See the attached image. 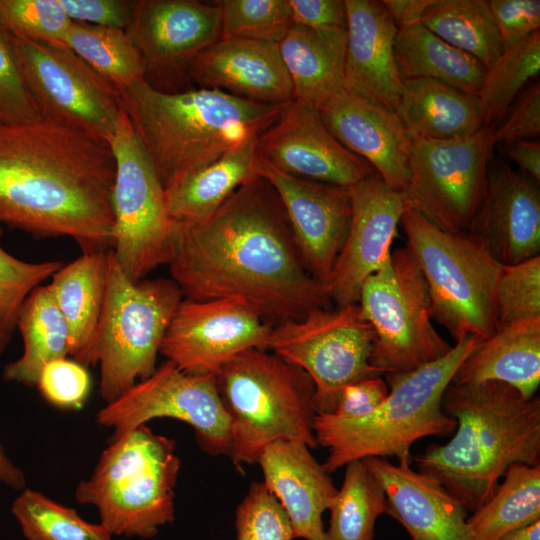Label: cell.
Returning <instances> with one entry per match:
<instances>
[{
    "label": "cell",
    "mask_w": 540,
    "mask_h": 540,
    "mask_svg": "<svg viewBox=\"0 0 540 540\" xmlns=\"http://www.w3.org/2000/svg\"><path fill=\"white\" fill-rule=\"evenodd\" d=\"M358 304L375 333L369 362L382 376L416 370L453 347L433 325L427 285L407 247L366 279Z\"/></svg>",
    "instance_id": "obj_10"
},
{
    "label": "cell",
    "mask_w": 540,
    "mask_h": 540,
    "mask_svg": "<svg viewBox=\"0 0 540 540\" xmlns=\"http://www.w3.org/2000/svg\"><path fill=\"white\" fill-rule=\"evenodd\" d=\"M40 119L15 61L9 33L0 25V123H24Z\"/></svg>",
    "instance_id": "obj_45"
},
{
    "label": "cell",
    "mask_w": 540,
    "mask_h": 540,
    "mask_svg": "<svg viewBox=\"0 0 540 540\" xmlns=\"http://www.w3.org/2000/svg\"><path fill=\"white\" fill-rule=\"evenodd\" d=\"M23 337V354L3 370V378L36 386L43 367L69 355L67 323L48 285H39L24 300L17 319Z\"/></svg>",
    "instance_id": "obj_33"
},
{
    "label": "cell",
    "mask_w": 540,
    "mask_h": 540,
    "mask_svg": "<svg viewBox=\"0 0 540 540\" xmlns=\"http://www.w3.org/2000/svg\"><path fill=\"white\" fill-rule=\"evenodd\" d=\"M272 325L250 307L229 299L181 300L160 353L191 374L216 375L250 349H267Z\"/></svg>",
    "instance_id": "obj_16"
},
{
    "label": "cell",
    "mask_w": 540,
    "mask_h": 540,
    "mask_svg": "<svg viewBox=\"0 0 540 540\" xmlns=\"http://www.w3.org/2000/svg\"><path fill=\"white\" fill-rule=\"evenodd\" d=\"M260 160L287 174L349 188L375 173L328 130L318 110L290 101L258 138Z\"/></svg>",
    "instance_id": "obj_18"
},
{
    "label": "cell",
    "mask_w": 540,
    "mask_h": 540,
    "mask_svg": "<svg viewBox=\"0 0 540 540\" xmlns=\"http://www.w3.org/2000/svg\"><path fill=\"white\" fill-rule=\"evenodd\" d=\"M258 160V174L284 208L303 266L328 285L351 222L349 189L293 176Z\"/></svg>",
    "instance_id": "obj_17"
},
{
    "label": "cell",
    "mask_w": 540,
    "mask_h": 540,
    "mask_svg": "<svg viewBox=\"0 0 540 540\" xmlns=\"http://www.w3.org/2000/svg\"><path fill=\"white\" fill-rule=\"evenodd\" d=\"M375 333L358 303L321 308L272 327L268 350L313 381L317 413L333 414L343 389L382 376L370 365Z\"/></svg>",
    "instance_id": "obj_12"
},
{
    "label": "cell",
    "mask_w": 540,
    "mask_h": 540,
    "mask_svg": "<svg viewBox=\"0 0 540 540\" xmlns=\"http://www.w3.org/2000/svg\"><path fill=\"white\" fill-rule=\"evenodd\" d=\"M498 327L540 317V255L503 265L497 292Z\"/></svg>",
    "instance_id": "obj_43"
},
{
    "label": "cell",
    "mask_w": 540,
    "mask_h": 540,
    "mask_svg": "<svg viewBox=\"0 0 540 540\" xmlns=\"http://www.w3.org/2000/svg\"><path fill=\"white\" fill-rule=\"evenodd\" d=\"M109 145L115 161L111 250L125 275L136 282L169 263L174 222L163 184L125 109Z\"/></svg>",
    "instance_id": "obj_11"
},
{
    "label": "cell",
    "mask_w": 540,
    "mask_h": 540,
    "mask_svg": "<svg viewBox=\"0 0 540 540\" xmlns=\"http://www.w3.org/2000/svg\"><path fill=\"white\" fill-rule=\"evenodd\" d=\"M363 460L385 492V513L412 540H474L466 508L437 480L413 470L411 460L397 465L380 457Z\"/></svg>",
    "instance_id": "obj_24"
},
{
    "label": "cell",
    "mask_w": 540,
    "mask_h": 540,
    "mask_svg": "<svg viewBox=\"0 0 540 540\" xmlns=\"http://www.w3.org/2000/svg\"><path fill=\"white\" fill-rule=\"evenodd\" d=\"M502 52L507 51L540 28L539 0H489Z\"/></svg>",
    "instance_id": "obj_47"
},
{
    "label": "cell",
    "mask_w": 540,
    "mask_h": 540,
    "mask_svg": "<svg viewBox=\"0 0 540 540\" xmlns=\"http://www.w3.org/2000/svg\"><path fill=\"white\" fill-rule=\"evenodd\" d=\"M394 57L404 79L429 78L477 95L486 67L448 44L421 23L397 29Z\"/></svg>",
    "instance_id": "obj_32"
},
{
    "label": "cell",
    "mask_w": 540,
    "mask_h": 540,
    "mask_svg": "<svg viewBox=\"0 0 540 540\" xmlns=\"http://www.w3.org/2000/svg\"><path fill=\"white\" fill-rule=\"evenodd\" d=\"M420 23L453 47L491 68L502 54L486 0H432Z\"/></svg>",
    "instance_id": "obj_35"
},
{
    "label": "cell",
    "mask_w": 540,
    "mask_h": 540,
    "mask_svg": "<svg viewBox=\"0 0 540 540\" xmlns=\"http://www.w3.org/2000/svg\"><path fill=\"white\" fill-rule=\"evenodd\" d=\"M346 28L292 24L277 42L293 100L314 106L344 89Z\"/></svg>",
    "instance_id": "obj_29"
},
{
    "label": "cell",
    "mask_w": 540,
    "mask_h": 540,
    "mask_svg": "<svg viewBox=\"0 0 540 540\" xmlns=\"http://www.w3.org/2000/svg\"><path fill=\"white\" fill-rule=\"evenodd\" d=\"M388 392L383 376L351 383L343 389L333 415L344 419L364 418L381 405Z\"/></svg>",
    "instance_id": "obj_50"
},
{
    "label": "cell",
    "mask_w": 540,
    "mask_h": 540,
    "mask_svg": "<svg viewBox=\"0 0 540 540\" xmlns=\"http://www.w3.org/2000/svg\"><path fill=\"white\" fill-rule=\"evenodd\" d=\"M526 174L492 160L468 234L501 265L540 255V190Z\"/></svg>",
    "instance_id": "obj_21"
},
{
    "label": "cell",
    "mask_w": 540,
    "mask_h": 540,
    "mask_svg": "<svg viewBox=\"0 0 540 540\" xmlns=\"http://www.w3.org/2000/svg\"><path fill=\"white\" fill-rule=\"evenodd\" d=\"M155 418H172L192 427L200 448L218 456L230 451V422L215 376L191 374L166 360L96 415L117 439Z\"/></svg>",
    "instance_id": "obj_15"
},
{
    "label": "cell",
    "mask_w": 540,
    "mask_h": 540,
    "mask_svg": "<svg viewBox=\"0 0 540 540\" xmlns=\"http://www.w3.org/2000/svg\"><path fill=\"white\" fill-rule=\"evenodd\" d=\"M309 448L300 441H274L261 450L257 464L263 484L288 516L294 539L326 540L322 515L337 488Z\"/></svg>",
    "instance_id": "obj_26"
},
{
    "label": "cell",
    "mask_w": 540,
    "mask_h": 540,
    "mask_svg": "<svg viewBox=\"0 0 540 540\" xmlns=\"http://www.w3.org/2000/svg\"><path fill=\"white\" fill-rule=\"evenodd\" d=\"M397 29L420 23L432 0H383Z\"/></svg>",
    "instance_id": "obj_53"
},
{
    "label": "cell",
    "mask_w": 540,
    "mask_h": 540,
    "mask_svg": "<svg viewBox=\"0 0 540 540\" xmlns=\"http://www.w3.org/2000/svg\"><path fill=\"white\" fill-rule=\"evenodd\" d=\"M236 540H293L288 516L263 482L251 484L235 517Z\"/></svg>",
    "instance_id": "obj_44"
},
{
    "label": "cell",
    "mask_w": 540,
    "mask_h": 540,
    "mask_svg": "<svg viewBox=\"0 0 540 540\" xmlns=\"http://www.w3.org/2000/svg\"><path fill=\"white\" fill-rule=\"evenodd\" d=\"M64 45L119 91L144 79L143 57L126 30L72 21Z\"/></svg>",
    "instance_id": "obj_37"
},
{
    "label": "cell",
    "mask_w": 540,
    "mask_h": 540,
    "mask_svg": "<svg viewBox=\"0 0 540 540\" xmlns=\"http://www.w3.org/2000/svg\"><path fill=\"white\" fill-rule=\"evenodd\" d=\"M182 295L172 279L132 281L108 250L97 332L99 394L106 403L154 373L163 337Z\"/></svg>",
    "instance_id": "obj_9"
},
{
    "label": "cell",
    "mask_w": 540,
    "mask_h": 540,
    "mask_svg": "<svg viewBox=\"0 0 540 540\" xmlns=\"http://www.w3.org/2000/svg\"><path fill=\"white\" fill-rule=\"evenodd\" d=\"M120 94L164 188L257 140L285 105L257 103L218 89L164 92L144 79Z\"/></svg>",
    "instance_id": "obj_4"
},
{
    "label": "cell",
    "mask_w": 540,
    "mask_h": 540,
    "mask_svg": "<svg viewBox=\"0 0 540 540\" xmlns=\"http://www.w3.org/2000/svg\"><path fill=\"white\" fill-rule=\"evenodd\" d=\"M316 109L333 136L364 159L383 181L403 191L412 140L395 111L342 89Z\"/></svg>",
    "instance_id": "obj_22"
},
{
    "label": "cell",
    "mask_w": 540,
    "mask_h": 540,
    "mask_svg": "<svg viewBox=\"0 0 540 540\" xmlns=\"http://www.w3.org/2000/svg\"><path fill=\"white\" fill-rule=\"evenodd\" d=\"M126 31L143 57L144 80L156 88L171 75H187L190 61L220 39V8L197 0H137Z\"/></svg>",
    "instance_id": "obj_19"
},
{
    "label": "cell",
    "mask_w": 540,
    "mask_h": 540,
    "mask_svg": "<svg viewBox=\"0 0 540 540\" xmlns=\"http://www.w3.org/2000/svg\"><path fill=\"white\" fill-rule=\"evenodd\" d=\"M221 13L220 38L278 42L293 24L288 0L216 1Z\"/></svg>",
    "instance_id": "obj_40"
},
{
    "label": "cell",
    "mask_w": 540,
    "mask_h": 540,
    "mask_svg": "<svg viewBox=\"0 0 540 540\" xmlns=\"http://www.w3.org/2000/svg\"><path fill=\"white\" fill-rule=\"evenodd\" d=\"M481 341L466 336L434 362L407 373L384 375L388 395L364 418L317 413L314 433L318 446L328 449L325 469L332 473L353 460L369 457L411 460L414 442L453 432L456 421L443 411L442 397L459 366Z\"/></svg>",
    "instance_id": "obj_5"
},
{
    "label": "cell",
    "mask_w": 540,
    "mask_h": 540,
    "mask_svg": "<svg viewBox=\"0 0 540 540\" xmlns=\"http://www.w3.org/2000/svg\"><path fill=\"white\" fill-rule=\"evenodd\" d=\"M215 380L230 422L228 456L238 471L257 463L274 441L318 447L315 387L301 368L267 349H250L223 365Z\"/></svg>",
    "instance_id": "obj_6"
},
{
    "label": "cell",
    "mask_w": 540,
    "mask_h": 540,
    "mask_svg": "<svg viewBox=\"0 0 540 540\" xmlns=\"http://www.w3.org/2000/svg\"><path fill=\"white\" fill-rule=\"evenodd\" d=\"M71 23L59 0H0V25L27 40L66 47Z\"/></svg>",
    "instance_id": "obj_42"
},
{
    "label": "cell",
    "mask_w": 540,
    "mask_h": 540,
    "mask_svg": "<svg viewBox=\"0 0 540 540\" xmlns=\"http://www.w3.org/2000/svg\"><path fill=\"white\" fill-rule=\"evenodd\" d=\"M293 24L310 27L346 28L344 0H288Z\"/></svg>",
    "instance_id": "obj_51"
},
{
    "label": "cell",
    "mask_w": 540,
    "mask_h": 540,
    "mask_svg": "<svg viewBox=\"0 0 540 540\" xmlns=\"http://www.w3.org/2000/svg\"><path fill=\"white\" fill-rule=\"evenodd\" d=\"M257 140H252L164 188L174 223H194L212 215L239 187L259 177Z\"/></svg>",
    "instance_id": "obj_31"
},
{
    "label": "cell",
    "mask_w": 540,
    "mask_h": 540,
    "mask_svg": "<svg viewBox=\"0 0 540 540\" xmlns=\"http://www.w3.org/2000/svg\"><path fill=\"white\" fill-rule=\"evenodd\" d=\"M187 77L200 88L257 103L281 105L293 100L278 44L270 40L220 38L190 61Z\"/></svg>",
    "instance_id": "obj_23"
},
{
    "label": "cell",
    "mask_w": 540,
    "mask_h": 540,
    "mask_svg": "<svg viewBox=\"0 0 540 540\" xmlns=\"http://www.w3.org/2000/svg\"><path fill=\"white\" fill-rule=\"evenodd\" d=\"M346 55L344 89L396 111L403 78L394 57L397 33L388 10L378 0H344Z\"/></svg>",
    "instance_id": "obj_25"
},
{
    "label": "cell",
    "mask_w": 540,
    "mask_h": 540,
    "mask_svg": "<svg viewBox=\"0 0 540 540\" xmlns=\"http://www.w3.org/2000/svg\"><path fill=\"white\" fill-rule=\"evenodd\" d=\"M328 510L326 540L374 539L376 521L386 511V496L364 460L345 465L343 483Z\"/></svg>",
    "instance_id": "obj_36"
},
{
    "label": "cell",
    "mask_w": 540,
    "mask_h": 540,
    "mask_svg": "<svg viewBox=\"0 0 540 540\" xmlns=\"http://www.w3.org/2000/svg\"><path fill=\"white\" fill-rule=\"evenodd\" d=\"M11 512L27 540H112L101 524H91L78 513L39 491L25 488Z\"/></svg>",
    "instance_id": "obj_39"
},
{
    "label": "cell",
    "mask_w": 540,
    "mask_h": 540,
    "mask_svg": "<svg viewBox=\"0 0 540 540\" xmlns=\"http://www.w3.org/2000/svg\"><path fill=\"white\" fill-rule=\"evenodd\" d=\"M495 125L469 136L412 142L409 181L402 191L406 208L438 228L467 233L484 195Z\"/></svg>",
    "instance_id": "obj_14"
},
{
    "label": "cell",
    "mask_w": 540,
    "mask_h": 540,
    "mask_svg": "<svg viewBox=\"0 0 540 540\" xmlns=\"http://www.w3.org/2000/svg\"><path fill=\"white\" fill-rule=\"evenodd\" d=\"M348 189L351 222L327 285L337 307L358 303L363 283L390 257L406 209L402 191L387 185L376 172Z\"/></svg>",
    "instance_id": "obj_20"
},
{
    "label": "cell",
    "mask_w": 540,
    "mask_h": 540,
    "mask_svg": "<svg viewBox=\"0 0 540 540\" xmlns=\"http://www.w3.org/2000/svg\"><path fill=\"white\" fill-rule=\"evenodd\" d=\"M114 179L107 143L43 119L0 123V225L110 249Z\"/></svg>",
    "instance_id": "obj_2"
},
{
    "label": "cell",
    "mask_w": 540,
    "mask_h": 540,
    "mask_svg": "<svg viewBox=\"0 0 540 540\" xmlns=\"http://www.w3.org/2000/svg\"><path fill=\"white\" fill-rule=\"evenodd\" d=\"M2 232L0 225V236ZM62 266L63 263L58 260L27 262L0 247V338L7 344L17 328L18 314L24 300Z\"/></svg>",
    "instance_id": "obj_41"
},
{
    "label": "cell",
    "mask_w": 540,
    "mask_h": 540,
    "mask_svg": "<svg viewBox=\"0 0 540 540\" xmlns=\"http://www.w3.org/2000/svg\"><path fill=\"white\" fill-rule=\"evenodd\" d=\"M499 381L531 398L540 384V317L499 326L462 362L452 383Z\"/></svg>",
    "instance_id": "obj_27"
},
{
    "label": "cell",
    "mask_w": 540,
    "mask_h": 540,
    "mask_svg": "<svg viewBox=\"0 0 540 540\" xmlns=\"http://www.w3.org/2000/svg\"><path fill=\"white\" fill-rule=\"evenodd\" d=\"M511 160L522 173L540 182V142L521 139L498 143L495 148ZM519 170V171H520Z\"/></svg>",
    "instance_id": "obj_52"
},
{
    "label": "cell",
    "mask_w": 540,
    "mask_h": 540,
    "mask_svg": "<svg viewBox=\"0 0 540 540\" xmlns=\"http://www.w3.org/2000/svg\"><path fill=\"white\" fill-rule=\"evenodd\" d=\"M498 540H540V521L511 531Z\"/></svg>",
    "instance_id": "obj_55"
},
{
    "label": "cell",
    "mask_w": 540,
    "mask_h": 540,
    "mask_svg": "<svg viewBox=\"0 0 540 540\" xmlns=\"http://www.w3.org/2000/svg\"><path fill=\"white\" fill-rule=\"evenodd\" d=\"M59 3L72 21L127 30L137 0H59Z\"/></svg>",
    "instance_id": "obj_49"
},
{
    "label": "cell",
    "mask_w": 540,
    "mask_h": 540,
    "mask_svg": "<svg viewBox=\"0 0 540 540\" xmlns=\"http://www.w3.org/2000/svg\"><path fill=\"white\" fill-rule=\"evenodd\" d=\"M442 409L456 421L444 444L417 456L418 471L439 483L474 512L494 493L509 466L540 464V399L524 398L499 381L450 383Z\"/></svg>",
    "instance_id": "obj_3"
},
{
    "label": "cell",
    "mask_w": 540,
    "mask_h": 540,
    "mask_svg": "<svg viewBox=\"0 0 540 540\" xmlns=\"http://www.w3.org/2000/svg\"><path fill=\"white\" fill-rule=\"evenodd\" d=\"M540 134V84L533 81L514 100L495 125L496 145L505 141L530 139Z\"/></svg>",
    "instance_id": "obj_48"
},
{
    "label": "cell",
    "mask_w": 540,
    "mask_h": 540,
    "mask_svg": "<svg viewBox=\"0 0 540 540\" xmlns=\"http://www.w3.org/2000/svg\"><path fill=\"white\" fill-rule=\"evenodd\" d=\"M493 495L467 518L474 540H498L540 521V464L514 463Z\"/></svg>",
    "instance_id": "obj_34"
},
{
    "label": "cell",
    "mask_w": 540,
    "mask_h": 540,
    "mask_svg": "<svg viewBox=\"0 0 540 540\" xmlns=\"http://www.w3.org/2000/svg\"><path fill=\"white\" fill-rule=\"evenodd\" d=\"M36 386L52 405L77 409L87 400L91 379L85 366L66 357L47 363Z\"/></svg>",
    "instance_id": "obj_46"
},
{
    "label": "cell",
    "mask_w": 540,
    "mask_h": 540,
    "mask_svg": "<svg viewBox=\"0 0 540 540\" xmlns=\"http://www.w3.org/2000/svg\"><path fill=\"white\" fill-rule=\"evenodd\" d=\"M400 224L425 279L432 320L455 343L469 335L489 338L498 328L503 265L468 233L444 231L415 210L406 208Z\"/></svg>",
    "instance_id": "obj_8"
},
{
    "label": "cell",
    "mask_w": 540,
    "mask_h": 540,
    "mask_svg": "<svg viewBox=\"0 0 540 540\" xmlns=\"http://www.w3.org/2000/svg\"><path fill=\"white\" fill-rule=\"evenodd\" d=\"M540 71V30L502 52L477 93L485 125H496Z\"/></svg>",
    "instance_id": "obj_38"
},
{
    "label": "cell",
    "mask_w": 540,
    "mask_h": 540,
    "mask_svg": "<svg viewBox=\"0 0 540 540\" xmlns=\"http://www.w3.org/2000/svg\"><path fill=\"white\" fill-rule=\"evenodd\" d=\"M395 112L412 142L465 137L485 126L476 95L429 78L404 79Z\"/></svg>",
    "instance_id": "obj_30"
},
{
    "label": "cell",
    "mask_w": 540,
    "mask_h": 540,
    "mask_svg": "<svg viewBox=\"0 0 540 540\" xmlns=\"http://www.w3.org/2000/svg\"><path fill=\"white\" fill-rule=\"evenodd\" d=\"M180 466L175 441L144 424L109 441L75 499L95 506L111 535L151 538L175 519Z\"/></svg>",
    "instance_id": "obj_7"
},
{
    "label": "cell",
    "mask_w": 540,
    "mask_h": 540,
    "mask_svg": "<svg viewBox=\"0 0 540 540\" xmlns=\"http://www.w3.org/2000/svg\"><path fill=\"white\" fill-rule=\"evenodd\" d=\"M8 344L0 338V355L4 352ZM0 483L8 487L21 490L25 487V476L7 456L3 445L0 442Z\"/></svg>",
    "instance_id": "obj_54"
},
{
    "label": "cell",
    "mask_w": 540,
    "mask_h": 540,
    "mask_svg": "<svg viewBox=\"0 0 540 540\" xmlns=\"http://www.w3.org/2000/svg\"><path fill=\"white\" fill-rule=\"evenodd\" d=\"M108 250L83 252L52 275L48 287L69 329V355L85 367L97 364Z\"/></svg>",
    "instance_id": "obj_28"
},
{
    "label": "cell",
    "mask_w": 540,
    "mask_h": 540,
    "mask_svg": "<svg viewBox=\"0 0 540 540\" xmlns=\"http://www.w3.org/2000/svg\"><path fill=\"white\" fill-rule=\"evenodd\" d=\"M9 39L41 119L109 144L124 110L120 91L67 47Z\"/></svg>",
    "instance_id": "obj_13"
},
{
    "label": "cell",
    "mask_w": 540,
    "mask_h": 540,
    "mask_svg": "<svg viewBox=\"0 0 540 540\" xmlns=\"http://www.w3.org/2000/svg\"><path fill=\"white\" fill-rule=\"evenodd\" d=\"M168 265L188 299L234 300L268 322L331 308L327 285L303 266L284 208L260 176L206 219L174 223Z\"/></svg>",
    "instance_id": "obj_1"
}]
</instances>
